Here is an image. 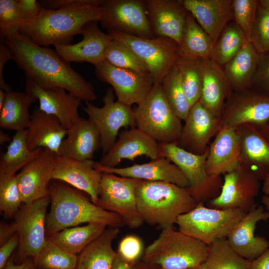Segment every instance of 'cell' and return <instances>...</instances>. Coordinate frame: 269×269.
I'll list each match as a JSON object with an SVG mask.
<instances>
[{
  "instance_id": "obj_1",
  "label": "cell",
  "mask_w": 269,
  "mask_h": 269,
  "mask_svg": "<svg viewBox=\"0 0 269 269\" xmlns=\"http://www.w3.org/2000/svg\"><path fill=\"white\" fill-rule=\"evenodd\" d=\"M4 41L12 51V60L23 70L26 78L41 88L60 87L84 101L97 99L93 84L73 69L55 50L39 46L20 33L6 38Z\"/></svg>"
},
{
  "instance_id": "obj_2",
  "label": "cell",
  "mask_w": 269,
  "mask_h": 269,
  "mask_svg": "<svg viewBox=\"0 0 269 269\" xmlns=\"http://www.w3.org/2000/svg\"><path fill=\"white\" fill-rule=\"evenodd\" d=\"M102 1L83 0L55 10L43 7L36 16L21 21L20 33L41 46L70 44L75 35L81 34L86 23L101 20Z\"/></svg>"
},
{
  "instance_id": "obj_3",
  "label": "cell",
  "mask_w": 269,
  "mask_h": 269,
  "mask_svg": "<svg viewBox=\"0 0 269 269\" xmlns=\"http://www.w3.org/2000/svg\"><path fill=\"white\" fill-rule=\"evenodd\" d=\"M49 190L51 207L46 218V237L84 223L118 228L125 225L119 215L99 207L80 191L68 185L52 181Z\"/></svg>"
},
{
  "instance_id": "obj_4",
  "label": "cell",
  "mask_w": 269,
  "mask_h": 269,
  "mask_svg": "<svg viewBox=\"0 0 269 269\" xmlns=\"http://www.w3.org/2000/svg\"><path fill=\"white\" fill-rule=\"evenodd\" d=\"M136 197L143 221L162 229L173 228L178 217L197 204L187 188L163 181L141 180Z\"/></svg>"
},
{
  "instance_id": "obj_5",
  "label": "cell",
  "mask_w": 269,
  "mask_h": 269,
  "mask_svg": "<svg viewBox=\"0 0 269 269\" xmlns=\"http://www.w3.org/2000/svg\"><path fill=\"white\" fill-rule=\"evenodd\" d=\"M208 250V245L201 241L165 229L145 249L141 259L162 269H189L200 267Z\"/></svg>"
},
{
  "instance_id": "obj_6",
  "label": "cell",
  "mask_w": 269,
  "mask_h": 269,
  "mask_svg": "<svg viewBox=\"0 0 269 269\" xmlns=\"http://www.w3.org/2000/svg\"><path fill=\"white\" fill-rule=\"evenodd\" d=\"M134 111L135 126L159 143H175L180 137L181 120L168 104L160 83H154Z\"/></svg>"
},
{
  "instance_id": "obj_7",
  "label": "cell",
  "mask_w": 269,
  "mask_h": 269,
  "mask_svg": "<svg viewBox=\"0 0 269 269\" xmlns=\"http://www.w3.org/2000/svg\"><path fill=\"white\" fill-rule=\"evenodd\" d=\"M160 157L168 159L183 173L189 183L188 188L197 203L204 204L218 197L221 191L223 178L209 175L206 169L209 146L202 154H195L175 143H159Z\"/></svg>"
},
{
  "instance_id": "obj_8",
  "label": "cell",
  "mask_w": 269,
  "mask_h": 269,
  "mask_svg": "<svg viewBox=\"0 0 269 269\" xmlns=\"http://www.w3.org/2000/svg\"><path fill=\"white\" fill-rule=\"evenodd\" d=\"M197 203L192 210L180 215L176 224L180 232L209 245L214 241L227 238L246 214L237 208L217 209Z\"/></svg>"
},
{
  "instance_id": "obj_9",
  "label": "cell",
  "mask_w": 269,
  "mask_h": 269,
  "mask_svg": "<svg viewBox=\"0 0 269 269\" xmlns=\"http://www.w3.org/2000/svg\"><path fill=\"white\" fill-rule=\"evenodd\" d=\"M114 39L128 47L144 63L154 83H161L179 57V44L167 37L144 38L108 31Z\"/></svg>"
},
{
  "instance_id": "obj_10",
  "label": "cell",
  "mask_w": 269,
  "mask_h": 269,
  "mask_svg": "<svg viewBox=\"0 0 269 269\" xmlns=\"http://www.w3.org/2000/svg\"><path fill=\"white\" fill-rule=\"evenodd\" d=\"M102 173L96 205L119 215L130 228L140 227L144 221L138 211L136 190L141 180Z\"/></svg>"
},
{
  "instance_id": "obj_11",
  "label": "cell",
  "mask_w": 269,
  "mask_h": 269,
  "mask_svg": "<svg viewBox=\"0 0 269 269\" xmlns=\"http://www.w3.org/2000/svg\"><path fill=\"white\" fill-rule=\"evenodd\" d=\"M104 106L98 107L90 101L82 107L88 120L97 128L101 137L103 154H106L116 142L122 128L135 126L134 111L131 106L114 100V91L109 88L103 98Z\"/></svg>"
},
{
  "instance_id": "obj_12",
  "label": "cell",
  "mask_w": 269,
  "mask_h": 269,
  "mask_svg": "<svg viewBox=\"0 0 269 269\" xmlns=\"http://www.w3.org/2000/svg\"><path fill=\"white\" fill-rule=\"evenodd\" d=\"M50 202L49 195L30 204H22L12 222L19 238L16 259L23 261L35 258L45 244L46 212Z\"/></svg>"
},
{
  "instance_id": "obj_13",
  "label": "cell",
  "mask_w": 269,
  "mask_h": 269,
  "mask_svg": "<svg viewBox=\"0 0 269 269\" xmlns=\"http://www.w3.org/2000/svg\"><path fill=\"white\" fill-rule=\"evenodd\" d=\"M104 9L101 26L108 31H116L144 38L155 37L146 9L145 0H103Z\"/></svg>"
},
{
  "instance_id": "obj_14",
  "label": "cell",
  "mask_w": 269,
  "mask_h": 269,
  "mask_svg": "<svg viewBox=\"0 0 269 269\" xmlns=\"http://www.w3.org/2000/svg\"><path fill=\"white\" fill-rule=\"evenodd\" d=\"M269 120V96L252 89L233 92L225 102L221 128L249 124L261 130Z\"/></svg>"
},
{
  "instance_id": "obj_15",
  "label": "cell",
  "mask_w": 269,
  "mask_h": 269,
  "mask_svg": "<svg viewBox=\"0 0 269 269\" xmlns=\"http://www.w3.org/2000/svg\"><path fill=\"white\" fill-rule=\"evenodd\" d=\"M223 176L219 195L207 202V207L221 210L237 208L247 214L258 206L255 198L260 183L254 175L240 167Z\"/></svg>"
},
{
  "instance_id": "obj_16",
  "label": "cell",
  "mask_w": 269,
  "mask_h": 269,
  "mask_svg": "<svg viewBox=\"0 0 269 269\" xmlns=\"http://www.w3.org/2000/svg\"><path fill=\"white\" fill-rule=\"evenodd\" d=\"M95 73L99 80L112 86L118 101L130 106L140 104L154 84L150 74L119 68L105 61L95 66Z\"/></svg>"
},
{
  "instance_id": "obj_17",
  "label": "cell",
  "mask_w": 269,
  "mask_h": 269,
  "mask_svg": "<svg viewBox=\"0 0 269 269\" xmlns=\"http://www.w3.org/2000/svg\"><path fill=\"white\" fill-rule=\"evenodd\" d=\"M184 122L175 143L195 154L204 153L211 139L221 129V118L213 115L199 101L192 106Z\"/></svg>"
},
{
  "instance_id": "obj_18",
  "label": "cell",
  "mask_w": 269,
  "mask_h": 269,
  "mask_svg": "<svg viewBox=\"0 0 269 269\" xmlns=\"http://www.w3.org/2000/svg\"><path fill=\"white\" fill-rule=\"evenodd\" d=\"M144 155L151 160L160 157L159 143L138 128L131 127L119 134L117 141L98 162L100 165L115 167L124 159L134 162Z\"/></svg>"
},
{
  "instance_id": "obj_19",
  "label": "cell",
  "mask_w": 269,
  "mask_h": 269,
  "mask_svg": "<svg viewBox=\"0 0 269 269\" xmlns=\"http://www.w3.org/2000/svg\"><path fill=\"white\" fill-rule=\"evenodd\" d=\"M55 154L43 148L39 155L16 174L22 204H30L49 195V185Z\"/></svg>"
},
{
  "instance_id": "obj_20",
  "label": "cell",
  "mask_w": 269,
  "mask_h": 269,
  "mask_svg": "<svg viewBox=\"0 0 269 269\" xmlns=\"http://www.w3.org/2000/svg\"><path fill=\"white\" fill-rule=\"evenodd\" d=\"M92 159L78 160L55 155L52 179L66 182L87 193L96 205L100 191L102 172Z\"/></svg>"
},
{
  "instance_id": "obj_21",
  "label": "cell",
  "mask_w": 269,
  "mask_h": 269,
  "mask_svg": "<svg viewBox=\"0 0 269 269\" xmlns=\"http://www.w3.org/2000/svg\"><path fill=\"white\" fill-rule=\"evenodd\" d=\"M25 90L38 100L40 110L57 117L67 130L80 118L78 108L82 100L63 88L43 89L26 78Z\"/></svg>"
},
{
  "instance_id": "obj_22",
  "label": "cell",
  "mask_w": 269,
  "mask_h": 269,
  "mask_svg": "<svg viewBox=\"0 0 269 269\" xmlns=\"http://www.w3.org/2000/svg\"><path fill=\"white\" fill-rule=\"evenodd\" d=\"M268 219L269 212L261 205L247 213L226 238L230 247L246 259L253 261L257 258L269 247V241L255 235L256 225L260 221Z\"/></svg>"
},
{
  "instance_id": "obj_23",
  "label": "cell",
  "mask_w": 269,
  "mask_h": 269,
  "mask_svg": "<svg viewBox=\"0 0 269 269\" xmlns=\"http://www.w3.org/2000/svg\"><path fill=\"white\" fill-rule=\"evenodd\" d=\"M147 17L155 37L180 43L189 13L181 0H145Z\"/></svg>"
},
{
  "instance_id": "obj_24",
  "label": "cell",
  "mask_w": 269,
  "mask_h": 269,
  "mask_svg": "<svg viewBox=\"0 0 269 269\" xmlns=\"http://www.w3.org/2000/svg\"><path fill=\"white\" fill-rule=\"evenodd\" d=\"M98 22L91 21L83 26L82 40L74 44L56 45L55 51L68 63L86 62L99 65L113 38L99 28Z\"/></svg>"
},
{
  "instance_id": "obj_25",
  "label": "cell",
  "mask_w": 269,
  "mask_h": 269,
  "mask_svg": "<svg viewBox=\"0 0 269 269\" xmlns=\"http://www.w3.org/2000/svg\"><path fill=\"white\" fill-rule=\"evenodd\" d=\"M95 168L101 172L150 181H163L188 188L189 183L181 170L168 159L160 157L148 163L125 167H108L96 162Z\"/></svg>"
},
{
  "instance_id": "obj_26",
  "label": "cell",
  "mask_w": 269,
  "mask_h": 269,
  "mask_svg": "<svg viewBox=\"0 0 269 269\" xmlns=\"http://www.w3.org/2000/svg\"><path fill=\"white\" fill-rule=\"evenodd\" d=\"M241 167L240 137L236 127L222 128L209 146L207 172L219 176Z\"/></svg>"
},
{
  "instance_id": "obj_27",
  "label": "cell",
  "mask_w": 269,
  "mask_h": 269,
  "mask_svg": "<svg viewBox=\"0 0 269 269\" xmlns=\"http://www.w3.org/2000/svg\"><path fill=\"white\" fill-rule=\"evenodd\" d=\"M241 167L264 180L269 175V143L259 131L249 124L238 126Z\"/></svg>"
},
{
  "instance_id": "obj_28",
  "label": "cell",
  "mask_w": 269,
  "mask_h": 269,
  "mask_svg": "<svg viewBox=\"0 0 269 269\" xmlns=\"http://www.w3.org/2000/svg\"><path fill=\"white\" fill-rule=\"evenodd\" d=\"M210 37L213 47L226 25L233 21L232 0H181Z\"/></svg>"
},
{
  "instance_id": "obj_29",
  "label": "cell",
  "mask_w": 269,
  "mask_h": 269,
  "mask_svg": "<svg viewBox=\"0 0 269 269\" xmlns=\"http://www.w3.org/2000/svg\"><path fill=\"white\" fill-rule=\"evenodd\" d=\"M202 90L200 103L221 118L225 103L233 91L223 67L210 58L201 59Z\"/></svg>"
},
{
  "instance_id": "obj_30",
  "label": "cell",
  "mask_w": 269,
  "mask_h": 269,
  "mask_svg": "<svg viewBox=\"0 0 269 269\" xmlns=\"http://www.w3.org/2000/svg\"><path fill=\"white\" fill-rule=\"evenodd\" d=\"M67 130L55 116L46 113L35 107L32 111L27 128L26 142L28 149L46 148L58 155Z\"/></svg>"
},
{
  "instance_id": "obj_31",
  "label": "cell",
  "mask_w": 269,
  "mask_h": 269,
  "mask_svg": "<svg viewBox=\"0 0 269 269\" xmlns=\"http://www.w3.org/2000/svg\"><path fill=\"white\" fill-rule=\"evenodd\" d=\"M58 155L78 160L92 159L101 147L100 133L88 119L80 118L67 130Z\"/></svg>"
},
{
  "instance_id": "obj_32",
  "label": "cell",
  "mask_w": 269,
  "mask_h": 269,
  "mask_svg": "<svg viewBox=\"0 0 269 269\" xmlns=\"http://www.w3.org/2000/svg\"><path fill=\"white\" fill-rule=\"evenodd\" d=\"M119 228L109 227L78 256L76 269H112L118 254L112 243Z\"/></svg>"
},
{
  "instance_id": "obj_33",
  "label": "cell",
  "mask_w": 269,
  "mask_h": 269,
  "mask_svg": "<svg viewBox=\"0 0 269 269\" xmlns=\"http://www.w3.org/2000/svg\"><path fill=\"white\" fill-rule=\"evenodd\" d=\"M259 54L249 41L223 66L225 73L233 92L249 89L256 72Z\"/></svg>"
},
{
  "instance_id": "obj_34",
  "label": "cell",
  "mask_w": 269,
  "mask_h": 269,
  "mask_svg": "<svg viewBox=\"0 0 269 269\" xmlns=\"http://www.w3.org/2000/svg\"><path fill=\"white\" fill-rule=\"evenodd\" d=\"M37 99L26 92L10 91L0 109V127L16 132L27 129L31 115L29 109Z\"/></svg>"
},
{
  "instance_id": "obj_35",
  "label": "cell",
  "mask_w": 269,
  "mask_h": 269,
  "mask_svg": "<svg viewBox=\"0 0 269 269\" xmlns=\"http://www.w3.org/2000/svg\"><path fill=\"white\" fill-rule=\"evenodd\" d=\"M213 48L210 37L189 12L179 44V57L192 59L209 58Z\"/></svg>"
},
{
  "instance_id": "obj_36",
  "label": "cell",
  "mask_w": 269,
  "mask_h": 269,
  "mask_svg": "<svg viewBox=\"0 0 269 269\" xmlns=\"http://www.w3.org/2000/svg\"><path fill=\"white\" fill-rule=\"evenodd\" d=\"M106 227L100 223H89L83 226L65 229L49 237L66 251L77 255L100 236Z\"/></svg>"
},
{
  "instance_id": "obj_37",
  "label": "cell",
  "mask_w": 269,
  "mask_h": 269,
  "mask_svg": "<svg viewBox=\"0 0 269 269\" xmlns=\"http://www.w3.org/2000/svg\"><path fill=\"white\" fill-rule=\"evenodd\" d=\"M27 129L16 132L0 158V173L15 175L27 164L35 159L41 152L42 148L30 150L27 145Z\"/></svg>"
},
{
  "instance_id": "obj_38",
  "label": "cell",
  "mask_w": 269,
  "mask_h": 269,
  "mask_svg": "<svg viewBox=\"0 0 269 269\" xmlns=\"http://www.w3.org/2000/svg\"><path fill=\"white\" fill-rule=\"evenodd\" d=\"M209 250L201 269H248L251 261L237 254L226 238L218 239L208 245Z\"/></svg>"
},
{
  "instance_id": "obj_39",
  "label": "cell",
  "mask_w": 269,
  "mask_h": 269,
  "mask_svg": "<svg viewBox=\"0 0 269 269\" xmlns=\"http://www.w3.org/2000/svg\"><path fill=\"white\" fill-rule=\"evenodd\" d=\"M247 41L240 28L234 21H230L221 33L209 58L223 66L241 50Z\"/></svg>"
},
{
  "instance_id": "obj_40",
  "label": "cell",
  "mask_w": 269,
  "mask_h": 269,
  "mask_svg": "<svg viewBox=\"0 0 269 269\" xmlns=\"http://www.w3.org/2000/svg\"><path fill=\"white\" fill-rule=\"evenodd\" d=\"M161 85L169 106L181 120L184 121L191 107L184 93L180 73L175 64L164 76Z\"/></svg>"
},
{
  "instance_id": "obj_41",
  "label": "cell",
  "mask_w": 269,
  "mask_h": 269,
  "mask_svg": "<svg viewBox=\"0 0 269 269\" xmlns=\"http://www.w3.org/2000/svg\"><path fill=\"white\" fill-rule=\"evenodd\" d=\"M33 260L37 269H76L78 255L66 251L46 237L44 245Z\"/></svg>"
},
{
  "instance_id": "obj_42",
  "label": "cell",
  "mask_w": 269,
  "mask_h": 269,
  "mask_svg": "<svg viewBox=\"0 0 269 269\" xmlns=\"http://www.w3.org/2000/svg\"><path fill=\"white\" fill-rule=\"evenodd\" d=\"M176 65L183 88L191 107L198 102L202 90L201 59L178 57Z\"/></svg>"
},
{
  "instance_id": "obj_43",
  "label": "cell",
  "mask_w": 269,
  "mask_h": 269,
  "mask_svg": "<svg viewBox=\"0 0 269 269\" xmlns=\"http://www.w3.org/2000/svg\"><path fill=\"white\" fill-rule=\"evenodd\" d=\"M104 61L119 68L149 74L144 63L128 47L114 39L106 49Z\"/></svg>"
},
{
  "instance_id": "obj_44",
  "label": "cell",
  "mask_w": 269,
  "mask_h": 269,
  "mask_svg": "<svg viewBox=\"0 0 269 269\" xmlns=\"http://www.w3.org/2000/svg\"><path fill=\"white\" fill-rule=\"evenodd\" d=\"M21 203L16 174L0 173V210L4 217L6 219L13 218Z\"/></svg>"
},
{
  "instance_id": "obj_45",
  "label": "cell",
  "mask_w": 269,
  "mask_h": 269,
  "mask_svg": "<svg viewBox=\"0 0 269 269\" xmlns=\"http://www.w3.org/2000/svg\"><path fill=\"white\" fill-rule=\"evenodd\" d=\"M20 17L18 0H0V38H6L20 33Z\"/></svg>"
},
{
  "instance_id": "obj_46",
  "label": "cell",
  "mask_w": 269,
  "mask_h": 269,
  "mask_svg": "<svg viewBox=\"0 0 269 269\" xmlns=\"http://www.w3.org/2000/svg\"><path fill=\"white\" fill-rule=\"evenodd\" d=\"M259 3V0H232L233 21L242 30L247 41L250 40Z\"/></svg>"
},
{
  "instance_id": "obj_47",
  "label": "cell",
  "mask_w": 269,
  "mask_h": 269,
  "mask_svg": "<svg viewBox=\"0 0 269 269\" xmlns=\"http://www.w3.org/2000/svg\"><path fill=\"white\" fill-rule=\"evenodd\" d=\"M250 42L259 54L269 51V11L259 3Z\"/></svg>"
},
{
  "instance_id": "obj_48",
  "label": "cell",
  "mask_w": 269,
  "mask_h": 269,
  "mask_svg": "<svg viewBox=\"0 0 269 269\" xmlns=\"http://www.w3.org/2000/svg\"><path fill=\"white\" fill-rule=\"evenodd\" d=\"M250 89L269 96V51L259 54L257 68Z\"/></svg>"
},
{
  "instance_id": "obj_49",
  "label": "cell",
  "mask_w": 269,
  "mask_h": 269,
  "mask_svg": "<svg viewBox=\"0 0 269 269\" xmlns=\"http://www.w3.org/2000/svg\"><path fill=\"white\" fill-rule=\"evenodd\" d=\"M118 253L125 260L135 261L141 259L143 246L141 240L135 235H128L120 242Z\"/></svg>"
},
{
  "instance_id": "obj_50",
  "label": "cell",
  "mask_w": 269,
  "mask_h": 269,
  "mask_svg": "<svg viewBox=\"0 0 269 269\" xmlns=\"http://www.w3.org/2000/svg\"><path fill=\"white\" fill-rule=\"evenodd\" d=\"M112 269H162L155 265L148 263L141 259L135 261L125 260L118 253Z\"/></svg>"
},
{
  "instance_id": "obj_51",
  "label": "cell",
  "mask_w": 269,
  "mask_h": 269,
  "mask_svg": "<svg viewBox=\"0 0 269 269\" xmlns=\"http://www.w3.org/2000/svg\"><path fill=\"white\" fill-rule=\"evenodd\" d=\"M19 10L22 20L36 16L43 7L35 0H18Z\"/></svg>"
},
{
  "instance_id": "obj_52",
  "label": "cell",
  "mask_w": 269,
  "mask_h": 269,
  "mask_svg": "<svg viewBox=\"0 0 269 269\" xmlns=\"http://www.w3.org/2000/svg\"><path fill=\"white\" fill-rule=\"evenodd\" d=\"M19 245V238L15 233L8 240L0 246V269H3L10 257Z\"/></svg>"
},
{
  "instance_id": "obj_53",
  "label": "cell",
  "mask_w": 269,
  "mask_h": 269,
  "mask_svg": "<svg viewBox=\"0 0 269 269\" xmlns=\"http://www.w3.org/2000/svg\"><path fill=\"white\" fill-rule=\"evenodd\" d=\"M13 53L9 47L5 44L0 45V87L6 93L12 90L10 87L7 85L3 76V67L6 63L10 59H12Z\"/></svg>"
},
{
  "instance_id": "obj_54",
  "label": "cell",
  "mask_w": 269,
  "mask_h": 269,
  "mask_svg": "<svg viewBox=\"0 0 269 269\" xmlns=\"http://www.w3.org/2000/svg\"><path fill=\"white\" fill-rule=\"evenodd\" d=\"M248 269H269V247L257 258L251 261Z\"/></svg>"
},
{
  "instance_id": "obj_55",
  "label": "cell",
  "mask_w": 269,
  "mask_h": 269,
  "mask_svg": "<svg viewBox=\"0 0 269 269\" xmlns=\"http://www.w3.org/2000/svg\"><path fill=\"white\" fill-rule=\"evenodd\" d=\"M14 226L12 222L0 223V246L8 240L15 234Z\"/></svg>"
},
{
  "instance_id": "obj_56",
  "label": "cell",
  "mask_w": 269,
  "mask_h": 269,
  "mask_svg": "<svg viewBox=\"0 0 269 269\" xmlns=\"http://www.w3.org/2000/svg\"><path fill=\"white\" fill-rule=\"evenodd\" d=\"M14 256L10 258L3 269H36L33 258H28L19 265H15L14 262Z\"/></svg>"
},
{
  "instance_id": "obj_57",
  "label": "cell",
  "mask_w": 269,
  "mask_h": 269,
  "mask_svg": "<svg viewBox=\"0 0 269 269\" xmlns=\"http://www.w3.org/2000/svg\"><path fill=\"white\" fill-rule=\"evenodd\" d=\"M259 131L264 138L269 143V120L267 124Z\"/></svg>"
},
{
  "instance_id": "obj_58",
  "label": "cell",
  "mask_w": 269,
  "mask_h": 269,
  "mask_svg": "<svg viewBox=\"0 0 269 269\" xmlns=\"http://www.w3.org/2000/svg\"><path fill=\"white\" fill-rule=\"evenodd\" d=\"M12 140V138L5 133L2 130L0 131V144H3V143L7 142H10Z\"/></svg>"
},
{
  "instance_id": "obj_59",
  "label": "cell",
  "mask_w": 269,
  "mask_h": 269,
  "mask_svg": "<svg viewBox=\"0 0 269 269\" xmlns=\"http://www.w3.org/2000/svg\"><path fill=\"white\" fill-rule=\"evenodd\" d=\"M262 191L265 195L269 196V175L264 180Z\"/></svg>"
},
{
  "instance_id": "obj_60",
  "label": "cell",
  "mask_w": 269,
  "mask_h": 269,
  "mask_svg": "<svg viewBox=\"0 0 269 269\" xmlns=\"http://www.w3.org/2000/svg\"><path fill=\"white\" fill-rule=\"evenodd\" d=\"M262 202L265 205L266 208L269 212V196L267 195H264L262 197L261 199Z\"/></svg>"
},
{
  "instance_id": "obj_61",
  "label": "cell",
  "mask_w": 269,
  "mask_h": 269,
  "mask_svg": "<svg viewBox=\"0 0 269 269\" xmlns=\"http://www.w3.org/2000/svg\"><path fill=\"white\" fill-rule=\"evenodd\" d=\"M6 93L3 90L0 89V109L2 108L4 103Z\"/></svg>"
},
{
  "instance_id": "obj_62",
  "label": "cell",
  "mask_w": 269,
  "mask_h": 269,
  "mask_svg": "<svg viewBox=\"0 0 269 269\" xmlns=\"http://www.w3.org/2000/svg\"><path fill=\"white\" fill-rule=\"evenodd\" d=\"M259 4L265 9L269 11V0H259Z\"/></svg>"
},
{
  "instance_id": "obj_63",
  "label": "cell",
  "mask_w": 269,
  "mask_h": 269,
  "mask_svg": "<svg viewBox=\"0 0 269 269\" xmlns=\"http://www.w3.org/2000/svg\"><path fill=\"white\" fill-rule=\"evenodd\" d=\"M189 269H201L200 268V267H198V268H190Z\"/></svg>"
},
{
  "instance_id": "obj_64",
  "label": "cell",
  "mask_w": 269,
  "mask_h": 269,
  "mask_svg": "<svg viewBox=\"0 0 269 269\" xmlns=\"http://www.w3.org/2000/svg\"><path fill=\"white\" fill-rule=\"evenodd\" d=\"M36 269H37V268H36Z\"/></svg>"
}]
</instances>
